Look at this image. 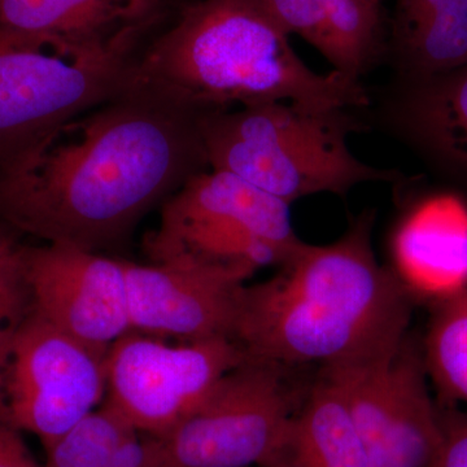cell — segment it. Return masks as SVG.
I'll list each match as a JSON object with an SVG mask.
<instances>
[{"instance_id":"obj_1","label":"cell","mask_w":467,"mask_h":467,"mask_svg":"<svg viewBox=\"0 0 467 467\" xmlns=\"http://www.w3.org/2000/svg\"><path fill=\"white\" fill-rule=\"evenodd\" d=\"M202 113L137 82L64 122L0 177V223L101 254L208 171Z\"/></svg>"},{"instance_id":"obj_2","label":"cell","mask_w":467,"mask_h":467,"mask_svg":"<svg viewBox=\"0 0 467 467\" xmlns=\"http://www.w3.org/2000/svg\"><path fill=\"white\" fill-rule=\"evenodd\" d=\"M373 211L330 244L304 243L267 281L243 287L233 340L285 368L368 358L409 333L417 295L373 247Z\"/></svg>"},{"instance_id":"obj_3","label":"cell","mask_w":467,"mask_h":467,"mask_svg":"<svg viewBox=\"0 0 467 467\" xmlns=\"http://www.w3.org/2000/svg\"><path fill=\"white\" fill-rule=\"evenodd\" d=\"M138 77L201 113L287 101L308 109L370 104L361 81L310 69L260 0H198L142 51Z\"/></svg>"},{"instance_id":"obj_4","label":"cell","mask_w":467,"mask_h":467,"mask_svg":"<svg viewBox=\"0 0 467 467\" xmlns=\"http://www.w3.org/2000/svg\"><path fill=\"white\" fill-rule=\"evenodd\" d=\"M352 113L287 101L204 113L199 125L208 167L290 205L318 193L343 198L362 183L400 182L399 171L353 155L348 138L362 122Z\"/></svg>"},{"instance_id":"obj_5","label":"cell","mask_w":467,"mask_h":467,"mask_svg":"<svg viewBox=\"0 0 467 467\" xmlns=\"http://www.w3.org/2000/svg\"><path fill=\"white\" fill-rule=\"evenodd\" d=\"M138 45H90L0 29V177L58 126L133 86Z\"/></svg>"},{"instance_id":"obj_6","label":"cell","mask_w":467,"mask_h":467,"mask_svg":"<svg viewBox=\"0 0 467 467\" xmlns=\"http://www.w3.org/2000/svg\"><path fill=\"white\" fill-rule=\"evenodd\" d=\"M144 251L153 264H192L248 279L281 266L304 243L291 205L223 171L193 175L161 205Z\"/></svg>"},{"instance_id":"obj_7","label":"cell","mask_w":467,"mask_h":467,"mask_svg":"<svg viewBox=\"0 0 467 467\" xmlns=\"http://www.w3.org/2000/svg\"><path fill=\"white\" fill-rule=\"evenodd\" d=\"M319 373L342 393L368 466H431L441 442V408L420 337L409 331L374 355Z\"/></svg>"},{"instance_id":"obj_8","label":"cell","mask_w":467,"mask_h":467,"mask_svg":"<svg viewBox=\"0 0 467 467\" xmlns=\"http://www.w3.org/2000/svg\"><path fill=\"white\" fill-rule=\"evenodd\" d=\"M290 370L254 358L234 368L180 425L155 438L160 467H259L303 399Z\"/></svg>"},{"instance_id":"obj_9","label":"cell","mask_w":467,"mask_h":467,"mask_svg":"<svg viewBox=\"0 0 467 467\" xmlns=\"http://www.w3.org/2000/svg\"><path fill=\"white\" fill-rule=\"evenodd\" d=\"M107 353L32 312L0 373L3 414L21 432L36 435L46 450L103 404Z\"/></svg>"},{"instance_id":"obj_10","label":"cell","mask_w":467,"mask_h":467,"mask_svg":"<svg viewBox=\"0 0 467 467\" xmlns=\"http://www.w3.org/2000/svg\"><path fill=\"white\" fill-rule=\"evenodd\" d=\"M248 358L230 337L171 346L129 331L107 353L104 402L140 434L162 438L201 404L221 378Z\"/></svg>"},{"instance_id":"obj_11","label":"cell","mask_w":467,"mask_h":467,"mask_svg":"<svg viewBox=\"0 0 467 467\" xmlns=\"http://www.w3.org/2000/svg\"><path fill=\"white\" fill-rule=\"evenodd\" d=\"M33 313L109 352L130 330L125 261L63 243L21 245Z\"/></svg>"},{"instance_id":"obj_12","label":"cell","mask_w":467,"mask_h":467,"mask_svg":"<svg viewBox=\"0 0 467 467\" xmlns=\"http://www.w3.org/2000/svg\"><path fill=\"white\" fill-rule=\"evenodd\" d=\"M130 330L158 339L195 343L233 339L247 279L192 264L125 261Z\"/></svg>"},{"instance_id":"obj_13","label":"cell","mask_w":467,"mask_h":467,"mask_svg":"<svg viewBox=\"0 0 467 467\" xmlns=\"http://www.w3.org/2000/svg\"><path fill=\"white\" fill-rule=\"evenodd\" d=\"M387 119L427 167L467 195V63L436 75L398 77Z\"/></svg>"},{"instance_id":"obj_14","label":"cell","mask_w":467,"mask_h":467,"mask_svg":"<svg viewBox=\"0 0 467 467\" xmlns=\"http://www.w3.org/2000/svg\"><path fill=\"white\" fill-rule=\"evenodd\" d=\"M162 0H0V29L90 45L140 42Z\"/></svg>"},{"instance_id":"obj_15","label":"cell","mask_w":467,"mask_h":467,"mask_svg":"<svg viewBox=\"0 0 467 467\" xmlns=\"http://www.w3.org/2000/svg\"><path fill=\"white\" fill-rule=\"evenodd\" d=\"M395 247L402 269L434 285L439 279V297L467 288L466 193L448 186L423 196L399 227Z\"/></svg>"},{"instance_id":"obj_16","label":"cell","mask_w":467,"mask_h":467,"mask_svg":"<svg viewBox=\"0 0 467 467\" xmlns=\"http://www.w3.org/2000/svg\"><path fill=\"white\" fill-rule=\"evenodd\" d=\"M259 467H370L342 393L324 374L304 393Z\"/></svg>"},{"instance_id":"obj_17","label":"cell","mask_w":467,"mask_h":467,"mask_svg":"<svg viewBox=\"0 0 467 467\" xmlns=\"http://www.w3.org/2000/svg\"><path fill=\"white\" fill-rule=\"evenodd\" d=\"M393 54L399 77L467 63V0H396Z\"/></svg>"},{"instance_id":"obj_18","label":"cell","mask_w":467,"mask_h":467,"mask_svg":"<svg viewBox=\"0 0 467 467\" xmlns=\"http://www.w3.org/2000/svg\"><path fill=\"white\" fill-rule=\"evenodd\" d=\"M420 339L438 404L467 407V288L430 303Z\"/></svg>"},{"instance_id":"obj_19","label":"cell","mask_w":467,"mask_h":467,"mask_svg":"<svg viewBox=\"0 0 467 467\" xmlns=\"http://www.w3.org/2000/svg\"><path fill=\"white\" fill-rule=\"evenodd\" d=\"M140 435L107 402L46 448L43 467H109L119 451Z\"/></svg>"},{"instance_id":"obj_20","label":"cell","mask_w":467,"mask_h":467,"mask_svg":"<svg viewBox=\"0 0 467 467\" xmlns=\"http://www.w3.org/2000/svg\"><path fill=\"white\" fill-rule=\"evenodd\" d=\"M288 36L309 43L330 63L350 0H260Z\"/></svg>"},{"instance_id":"obj_21","label":"cell","mask_w":467,"mask_h":467,"mask_svg":"<svg viewBox=\"0 0 467 467\" xmlns=\"http://www.w3.org/2000/svg\"><path fill=\"white\" fill-rule=\"evenodd\" d=\"M20 248L11 259L0 264V373L18 330L33 312Z\"/></svg>"},{"instance_id":"obj_22","label":"cell","mask_w":467,"mask_h":467,"mask_svg":"<svg viewBox=\"0 0 467 467\" xmlns=\"http://www.w3.org/2000/svg\"><path fill=\"white\" fill-rule=\"evenodd\" d=\"M439 408L441 442L430 467H467V411L441 404Z\"/></svg>"},{"instance_id":"obj_23","label":"cell","mask_w":467,"mask_h":467,"mask_svg":"<svg viewBox=\"0 0 467 467\" xmlns=\"http://www.w3.org/2000/svg\"><path fill=\"white\" fill-rule=\"evenodd\" d=\"M21 434L0 409V467H43L34 459Z\"/></svg>"},{"instance_id":"obj_24","label":"cell","mask_w":467,"mask_h":467,"mask_svg":"<svg viewBox=\"0 0 467 467\" xmlns=\"http://www.w3.org/2000/svg\"><path fill=\"white\" fill-rule=\"evenodd\" d=\"M20 247L17 233L0 223V264L11 259Z\"/></svg>"}]
</instances>
